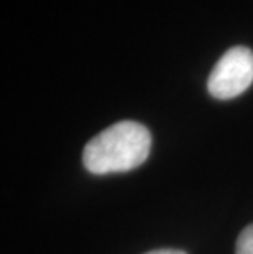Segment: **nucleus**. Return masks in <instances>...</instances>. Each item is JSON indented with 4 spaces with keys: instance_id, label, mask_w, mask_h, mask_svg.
I'll list each match as a JSON object with an SVG mask.
<instances>
[{
    "instance_id": "f257e3e1",
    "label": "nucleus",
    "mask_w": 253,
    "mask_h": 254,
    "mask_svg": "<svg viewBox=\"0 0 253 254\" xmlns=\"http://www.w3.org/2000/svg\"><path fill=\"white\" fill-rule=\"evenodd\" d=\"M152 134L137 122H118L90 139L83 153L84 167L90 174L127 172L142 166L150 156Z\"/></svg>"
},
{
    "instance_id": "f03ea898",
    "label": "nucleus",
    "mask_w": 253,
    "mask_h": 254,
    "mask_svg": "<svg viewBox=\"0 0 253 254\" xmlns=\"http://www.w3.org/2000/svg\"><path fill=\"white\" fill-rule=\"evenodd\" d=\"M253 82V51L234 46L214 66L207 90L214 99L230 100L244 94Z\"/></svg>"
},
{
    "instance_id": "7ed1b4c3",
    "label": "nucleus",
    "mask_w": 253,
    "mask_h": 254,
    "mask_svg": "<svg viewBox=\"0 0 253 254\" xmlns=\"http://www.w3.org/2000/svg\"><path fill=\"white\" fill-rule=\"evenodd\" d=\"M237 254H253V223L249 225L239 235L237 240Z\"/></svg>"
},
{
    "instance_id": "20e7f679",
    "label": "nucleus",
    "mask_w": 253,
    "mask_h": 254,
    "mask_svg": "<svg viewBox=\"0 0 253 254\" xmlns=\"http://www.w3.org/2000/svg\"><path fill=\"white\" fill-rule=\"evenodd\" d=\"M145 254H186V253L179 250H156V251H150Z\"/></svg>"
}]
</instances>
